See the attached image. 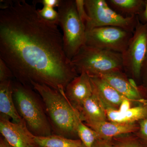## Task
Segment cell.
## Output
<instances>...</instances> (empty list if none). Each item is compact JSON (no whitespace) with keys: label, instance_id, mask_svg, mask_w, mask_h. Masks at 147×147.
Segmentation results:
<instances>
[{"label":"cell","instance_id":"obj_1","mask_svg":"<svg viewBox=\"0 0 147 147\" xmlns=\"http://www.w3.org/2000/svg\"><path fill=\"white\" fill-rule=\"evenodd\" d=\"M36 5L1 1L0 59L24 85L65 90L78 73L66 55L57 24L42 18Z\"/></svg>","mask_w":147,"mask_h":147},{"label":"cell","instance_id":"obj_2","mask_svg":"<svg viewBox=\"0 0 147 147\" xmlns=\"http://www.w3.org/2000/svg\"><path fill=\"white\" fill-rule=\"evenodd\" d=\"M31 85L42 98L51 120L61 134L68 135L76 132V120L80 114L67 99L65 90H58L34 82Z\"/></svg>","mask_w":147,"mask_h":147},{"label":"cell","instance_id":"obj_3","mask_svg":"<svg viewBox=\"0 0 147 147\" xmlns=\"http://www.w3.org/2000/svg\"><path fill=\"white\" fill-rule=\"evenodd\" d=\"M77 73H86L90 77L123 71L121 53L86 45L82 46L71 60Z\"/></svg>","mask_w":147,"mask_h":147},{"label":"cell","instance_id":"obj_4","mask_svg":"<svg viewBox=\"0 0 147 147\" xmlns=\"http://www.w3.org/2000/svg\"><path fill=\"white\" fill-rule=\"evenodd\" d=\"M58 10V24L62 31L64 50L71 61L86 44V27L78 14L75 1L60 0Z\"/></svg>","mask_w":147,"mask_h":147},{"label":"cell","instance_id":"obj_5","mask_svg":"<svg viewBox=\"0 0 147 147\" xmlns=\"http://www.w3.org/2000/svg\"><path fill=\"white\" fill-rule=\"evenodd\" d=\"M13 96L19 115L35 136L52 135L45 113L33 92L26 85H13Z\"/></svg>","mask_w":147,"mask_h":147},{"label":"cell","instance_id":"obj_6","mask_svg":"<svg viewBox=\"0 0 147 147\" xmlns=\"http://www.w3.org/2000/svg\"><path fill=\"white\" fill-rule=\"evenodd\" d=\"M89 20L86 25V31L98 27H118L133 33L138 16L125 17L110 7L105 0H85Z\"/></svg>","mask_w":147,"mask_h":147},{"label":"cell","instance_id":"obj_7","mask_svg":"<svg viewBox=\"0 0 147 147\" xmlns=\"http://www.w3.org/2000/svg\"><path fill=\"white\" fill-rule=\"evenodd\" d=\"M147 53V24L138 18L126 50L122 53L123 71L131 79L141 81V73Z\"/></svg>","mask_w":147,"mask_h":147},{"label":"cell","instance_id":"obj_8","mask_svg":"<svg viewBox=\"0 0 147 147\" xmlns=\"http://www.w3.org/2000/svg\"><path fill=\"white\" fill-rule=\"evenodd\" d=\"M132 34L118 27H98L86 31L85 45L122 54L126 50Z\"/></svg>","mask_w":147,"mask_h":147},{"label":"cell","instance_id":"obj_9","mask_svg":"<svg viewBox=\"0 0 147 147\" xmlns=\"http://www.w3.org/2000/svg\"><path fill=\"white\" fill-rule=\"evenodd\" d=\"M0 131L3 137L12 147L37 146L35 135L28 128L24 119L18 123L12 122L7 117L1 116Z\"/></svg>","mask_w":147,"mask_h":147},{"label":"cell","instance_id":"obj_10","mask_svg":"<svg viewBox=\"0 0 147 147\" xmlns=\"http://www.w3.org/2000/svg\"><path fill=\"white\" fill-rule=\"evenodd\" d=\"M105 80L111 86L130 101L138 102L140 105L147 103L144 97L147 92L142 86L140 89L133 88L129 83L126 74L123 71H114L100 74L97 77Z\"/></svg>","mask_w":147,"mask_h":147},{"label":"cell","instance_id":"obj_11","mask_svg":"<svg viewBox=\"0 0 147 147\" xmlns=\"http://www.w3.org/2000/svg\"><path fill=\"white\" fill-rule=\"evenodd\" d=\"M66 96L71 104L77 108L89 98L93 92L90 77L84 71L69 83L65 91Z\"/></svg>","mask_w":147,"mask_h":147},{"label":"cell","instance_id":"obj_12","mask_svg":"<svg viewBox=\"0 0 147 147\" xmlns=\"http://www.w3.org/2000/svg\"><path fill=\"white\" fill-rule=\"evenodd\" d=\"M97 133L98 139L112 140L121 135L135 133L139 129L138 124L126 123L104 121L87 125Z\"/></svg>","mask_w":147,"mask_h":147},{"label":"cell","instance_id":"obj_13","mask_svg":"<svg viewBox=\"0 0 147 147\" xmlns=\"http://www.w3.org/2000/svg\"><path fill=\"white\" fill-rule=\"evenodd\" d=\"M93 89L100 98L105 109L119 110L121 103L126 98L99 77H90Z\"/></svg>","mask_w":147,"mask_h":147},{"label":"cell","instance_id":"obj_14","mask_svg":"<svg viewBox=\"0 0 147 147\" xmlns=\"http://www.w3.org/2000/svg\"><path fill=\"white\" fill-rule=\"evenodd\" d=\"M76 109L86 125L108 120L105 108L94 90L92 95Z\"/></svg>","mask_w":147,"mask_h":147},{"label":"cell","instance_id":"obj_15","mask_svg":"<svg viewBox=\"0 0 147 147\" xmlns=\"http://www.w3.org/2000/svg\"><path fill=\"white\" fill-rule=\"evenodd\" d=\"M13 84L10 80L0 83V112L18 123L23 119L15 107L13 99Z\"/></svg>","mask_w":147,"mask_h":147},{"label":"cell","instance_id":"obj_16","mask_svg":"<svg viewBox=\"0 0 147 147\" xmlns=\"http://www.w3.org/2000/svg\"><path fill=\"white\" fill-rule=\"evenodd\" d=\"M108 119L110 121L121 123H136V122L147 119V103L131 108L125 113L118 110L105 109Z\"/></svg>","mask_w":147,"mask_h":147},{"label":"cell","instance_id":"obj_17","mask_svg":"<svg viewBox=\"0 0 147 147\" xmlns=\"http://www.w3.org/2000/svg\"><path fill=\"white\" fill-rule=\"evenodd\" d=\"M111 8L125 17L139 16L144 8L145 0H108Z\"/></svg>","mask_w":147,"mask_h":147},{"label":"cell","instance_id":"obj_18","mask_svg":"<svg viewBox=\"0 0 147 147\" xmlns=\"http://www.w3.org/2000/svg\"><path fill=\"white\" fill-rule=\"evenodd\" d=\"M37 146L40 147H86L81 140L68 139L61 135L35 136Z\"/></svg>","mask_w":147,"mask_h":147},{"label":"cell","instance_id":"obj_19","mask_svg":"<svg viewBox=\"0 0 147 147\" xmlns=\"http://www.w3.org/2000/svg\"><path fill=\"white\" fill-rule=\"evenodd\" d=\"M76 132L86 147H92L95 142L98 139L97 133L83 123L80 116L76 120Z\"/></svg>","mask_w":147,"mask_h":147},{"label":"cell","instance_id":"obj_20","mask_svg":"<svg viewBox=\"0 0 147 147\" xmlns=\"http://www.w3.org/2000/svg\"><path fill=\"white\" fill-rule=\"evenodd\" d=\"M112 141L116 147H143L137 137L127 134L115 137Z\"/></svg>","mask_w":147,"mask_h":147},{"label":"cell","instance_id":"obj_21","mask_svg":"<svg viewBox=\"0 0 147 147\" xmlns=\"http://www.w3.org/2000/svg\"><path fill=\"white\" fill-rule=\"evenodd\" d=\"M139 129L136 133V137L143 147H147V119L139 121Z\"/></svg>","mask_w":147,"mask_h":147},{"label":"cell","instance_id":"obj_22","mask_svg":"<svg viewBox=\"0 0 147 147\" xmlns=\"http://www.w3.org/2000/svg\"><path fill=\"white\" fill-rule=\"evenodd\" d=\"M40 15L45 20L55 22L57 24L59 14L53 7L43 6L41 9H38Z\"/></svg>","mask_w":147,"mask_h":147},{"label":"cell","instance_id":"obj_23","mask_svg":"<svg viewBox=\"0 0 147 147\" xmlns=\"http://www.w3.org/2000/svg\"><path fill=\"white\" fill-rule=\"evenodd\" d=\"M77 12L80 19L85 25L89 20L85 5V0H75Z\"/></svg>","mask_w":147,"mask_h":147},{"label":"cell","instance_id":"obj_24","mask_svg":"<svg viewBox=\"0 0 147 147\" xmlns=\"http://www.w3.org/2000/svg\"><path fill=\"white\" fill-rule=\"evenodd\" d=\"M13 75L10 69L5 63L0 59V82L10 80V78Z\"/></svg>","mask_w":147,"mask_h":147},{"label":"cell","instance_id":"obj_25","mask_svg":"<svg viewBox=\"0 0 147 147\" xmlns=\"http://www.w3.org/2000/svg\"><path fill=\"white\" fill-rule=\"evenodd\" d=\"M141 81L142 83V86L147 92V53L142 67Z\"/></svg>","mask_w":147,"mask_h":147},{"label":"cell","instance_id":"obj_26","mask_svg":"<svg viewBox=\"0 0 147 147\" xmlns=\"http://www.w3.org/2000/svg\"><path fill=\"white\" fill-rule=\"evenodd\" d=\"M92 147H116L112 140L98 139L95 142Z\"/></svg>","mask_w":147,"mask_h":147},{"label":"cell","instance_id":"obj_27","mask_svg":"<svg viewBox=\"0 0 147 147\" xmlns=\"http://www.w3.org/2000/svg\"><path fill=\"white\" fill-rule=\"evenodd\" d=\"M60 0H39V1H34V2L35 3H40L43 6L50 7L55 8L57 7L59 4Z\"/></svg>","mask_w":147,"mask_h":147},{"label":"cell","instance_id":"obj_28","mask_svg":"<svg viewBox=\"0 0 147 147\" xmlns=\"http://www.w3.org/2000/svg\"><path fill=\"white\" fill-rule=\"evenodd\" d=\"M131 102L129 99L125 98L121 103L119 111L120 113H125L131 108Z\"/></svg>","mask_w":147,"mask_h":147},{"label":"cell","instance_id":"obj_29","mask_svg":"<svg viewBox=\"0 0 147 147\" xmlns=\"http://www.w3.org/2000/svg\"><path fill=\"white\" fill-rule=\"evenodd\" d=\"M138 17L142 23L147 24V0H145L144 8Z\"/></svg>","mask_w":147,"mask_h":147},{"label":"cell","instance_id":"obj_30","mask_svg":"<svg viewBox=\"0 0 147 147\" xmlns=\"http://www.w3.org/2000/svg\"><path fill=\"white\" fill-rule=\"evenodd\" d=\"M0 147H12L8 144L3 137H1L0 139Z\"/></svg>","mask_w":147,"mask_h":147},{"label":"cell","instance_id":"obj_31","mask_svg":"<svg viewBox=\"0 0 147 147\" xmlns=\"http://www.w3.org/2000/svg\"><path fill=\"white\" fill-rule=\"evenodd\" d=\"M39 147V146H36V147Z\"/></svg>","mask_w":147,"mask_h":147}]
</instances>
